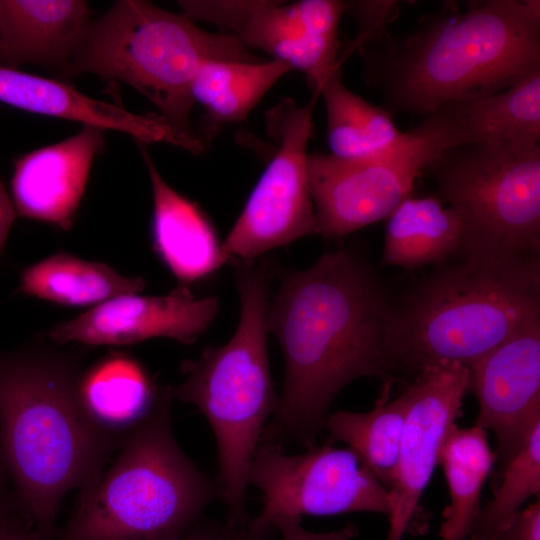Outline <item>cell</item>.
Returning <instances> with one entry per match:
<instances>
[{
  "label": "cell",
  "instance_id": "obj_1",
  "mask_svg": "<svg viewBox=\"0 0 540 540\" xmlns=\"http://www.w3.org/2000/svg\"><path fill=\"white\" fill-rule=\"evenodd\" d=\"M393 308L374 269L351 249L282 273L267 328L282 349L284 379L260 442L312 447L332 401L357 378L378 377L388 392L396 381L389 353Z\"/></svg>",
  "mask_w": 540,
  "mask_h": 540
},
{
  "label": "cell",
  "instance_id": "obj_2",
  "mask_svg": "<svg viewBox=\"0 0 540 540\" xmlns=\"http://www.w3.org/2000/svg\"><path fill=\"white\" fill-rule=\"evenodd\" d=\"M368 42L378 44L368 62L384 108L427 116L540 70V2L469 1L440 11L408 37L381 32Z\"/></svg>",
  "mask_w": 540,
  "mask_h": 540
},
{
  "label": "cell",
  "instance_id": "obj_3",
  "mask_svg": "<svg viewBox=\"0 0 540 540\" xmlns=\"http://www.w3.org/2000/svg\"><path fill=\"white\" fill-rule=\"evenodd\" d=\"M80 371L71 356L45 348L0 352V459L42 540L53 539L65 495L95 482L122 444L85 415Z\"/></svg>",
  "mask_w": 540,
  "mask_h": 540
},
{
  "label": "cell",
  "instance_id": "obj_4",
  "mask_svg": "<svg viewBox=\"0 0 540 540\" xmlns=\"http://www.w3.org/2000/svg\"><path fill=\"white\" fill-rule=\"evenodd\" d=\"M538 318L540 265L467 257L440 264L394 302L395 379L413 381L442 364L469 367Z\"/></svg>",
  "mask_w": 540,
  "mask_h": 540
},
{
  "label": "cell",
  "instance_id": "obj_5",
  "mask_svg": "<svg viewBox=\"0 0 540 540\" xmlns=\"http://www.w3.org/2000/svg\"><path fill=\"white\" fill-rule=\"evenodd\" d=\"M240 297V318L232 338L185 360V378L171 387L173 398L193 404L208 420L217 443L220 500L226 521L245 527L250 518L246 492L250 463L278 402L267 350L270 267L231 259Z\"/></svg>",
  "mask_w": 540,
  "mask_h": 540
},
{
  "label": "cell",
  "instance_id": "obj_6",
  "mask_svg": "<svg viewBox=\"0 0 540 540\" xmlns=\"http://www.w3.org/2000/svg\"><path fill=\"white\" fill-rule=\"evenodd\" d=\"M171 387L127 435L52 540H180L220 500L216 479L182 451L171 429Z\"/></svg>",
  "mask_w": 540,
  "mask_h": 540
},
{
  "label": "cell",
  "instance_id": "obj_7",
  "mask_svg": "<svg viewBox=\"0 0 540 540\" xmlns=\"http://www.w3.org/2000/svg\"><path fill=\"white\" fill-rule=\"evenodd\" d=\"M211 60L261 61L234 35L205 31L149 1L119 0L91 21L67 74L90 73L133 87L157 107L180 148L199 154L205 143L190 123L191 86Z\"/></svg>",
  "mask_w": 540,
  "mask_h": 540
},
{
  "label": "cell",
  "instance_id": "obj_8",
  "mask_svg": "<svg viewBox=\"0 0 540 540\" xmlns=\"http://www.w3.org/2000/svg\"><path fill=\"white\" fill-rule=\"evenodd\" d=\"M424 172L459 217L461 257L540 265L539 142L459 144Z\"/></svg>",
  "mask_w": 540,
  "mask_h": 540
},
{
  "label": "cell",
  "instance_id": "obj_9",
  "mask_svg": "<svg viewBox=\"0 0 540 540\" xmlns=\"http://www.w3.org/2000/svg\"><path fill=\"white\" fill-rule=\"evenodd\" d=\"M470 143L447 106L403 132L389 149L362 160L308 154L317 233L346 236L389 215L409 196L417 176L449 148Z\"/></svg>",
  "mask_w": 540,
  "mask_h": 540
},
{
  "label": "cell",
  "instance_id": "obj_10",
  "mask_svg": "<svg viewBox=\"0 0 540 540\" xmlns=\"http://www.w3.org/2000/svg\"><path fill=\"white\" fill-rule=\"evenodd\" d=\"M319 95L299 106L285 98L266 113L274 155L221 244L222 263L252 261L277 247L317 233L308 177L307 144Z\"/></svg>",
  "mask_w": 540,
  "mask_h": 540
},
{
  "label": "cell",
  "instance_id": "obj_11",
  "mask_svg": "<svg viewBox=\"0 0 540 540\" xmlns=\"http://www.w3.org/2000/svg\"><path fill=\"white\" fill-rule=\"evenodd\" d=\"M249 484L262 493V509L251 519L273 527L280 517L328 516L375 512L389 516L391 496L361 458L350 448L326 441L290 455L284 447L260 442L252 456Z\"/></svg>",
  "mask_w": 540,
  "mask_h": 540
},
{
  "label": "cell",
  "instance_id": "obj_12",
  "mask_svg": "<svg viewBox=\"0 0 540 540\" xmlns=\"http://www.w3.org/2000/svg\"><path fill=\"white\" fill-rule=\"evenodd\" d=\"M469 368L458 363L426 370L408 384L406 419L394 481L386 540H402L418 512L420 497L438 463L439 451L461 413Z\"/></svg>",
  "mask_w": 540,
  "mask_h": 540
},
{
  "label": "cell",
  "instance_id": "obj_13",
  "mask_svg": "<svg viewBox=\"0 0 540 540\" xmlns=\"http://www.w3.org/2000/svg\"><path fill=\"white\" fill-rule=\"evenodd\" d=\"M468 368V391L479 404L476 425L493 431L505 467L540 422V318Z\"/></svg>",
  "mask_w": 540,
  "mask_h": 540
},
{
  "label": "cell",
  "instance_id": "obj_14",
  "mask_svg": "<svg viewBox=\"0 0 540 540\" xmlns=\"http://www.w3.org/2000/svg\"><path fill=\"white\" fill-rule=\"evenodd\" d=\"M218 312L216 297L196 298L179 285L166 295L126 294L109 299L77 317L52 327L58 344L128 345L154 337L192 344L203 335Z\"/></svg>",
  "mask_w": 540,
  "mask_h": 540
},
{
  "label": "cell",
  "instance_id": "obj_15",
  "mask_svg": "<svg viewBox=\"0 0 540 540\" xmlns=\"http://www.w3.org/2000/svg\"><path fill=\"white\" fill-rule=\"evenodd\" d=\"M182 14L190 20L208 22L237 37L245 46L268 53L303 72L313 93L342 61L341 42L309 35L291 4L270 0H182Z\"/></svg>",
  "mask_w": 540,
  "mask_h": 540
},
{
  "label": "cell",
  "instance_id": "obj_16",
  "mask_svg": "<svg viewBox=\"0 0 540 540\" xmlns=\"http://www.w3.org/2000/svg\"><path fill=\"white\" fill-rule=\"evenodd\" d=\"M103 131L84 125L69 138L18 157L11 179L16 214L69 230L103 148Z\"/></svg>",
  "mask_w": 540,
  "mask_h": 540
},
{
  "label": "cell",
  "instance_id": "obj_17",
  "mask_svg": "<svg viewBox=\"0 0 540 540\" xmlns=\"http://www.w3.org/2000/svg\"><path fill=\"white\" fill-rule=\"evenodd\" d=\"M82 0H0V65L69 68L90 23Z\"/></svg>",
  "mask_w": 540,
  "mask_h": 540
},
{
  "label": "cell",
  "instance_id": "obj_18",
  "mask_svg": "<svg viewBox=\"0 0 540 540\" xmlns=\"http://www.w3.org/2000/svg\"><path fill=\"white\" fill-rule=\"evenodd\" d=\"M0 102L31 113L66 119L132 136L141 143L179 142L166 120L132 113L91 98L66 83L0 65Z\"/></svg>",
  "mask_w": 540,
  "mask_h": 540
},
{
  "label": "cell",
  "instance_id": "obj_19",
  "mask_svg": "<svg viewBox=\"0 0 540 540\" xmlns=\"http://www.w3.org/2000/svg\"><path fill=\"white\" fill-rule=\"evenodd\" d=\"M153 197V248L180 285L204 279L222 265L221 245L200 207L178 193L161 176L145 144L138 142Z\"/></svg>",
  "mask_w": 540,
  "mask_h": 540
},
{
  "label": "cell",
  "instance_id": "obj_20",
  "mask_svg": "<svg viewBox=\"0 0 540 540\" xmlns=\"http://www.w3.org/2000/svg\"><path fill=\"white\" fill-rule=\"evenodd\" d=\"M160 390L138 360L121 352L107 354L81 370L77 381L85 415L120 443L152 410Z\"/></svg>",
  "mask_w": 540,
  "mask_h": 540
},
{
  "label": "cell",
  "instance_id": "obj_21",
  "mask_svg": "<svg viewBox=\"0 0 540 540\" xmlns=\"http://www.w3.org/2000/svg\"><path fill=\"white\" fill-rule=\"evenodd\" d=\"M462 228L456 212L434 196L406 197L389 215L382 264L412 270L438 266L461 254Z\"/></svg>",
  "mask_w": 540,
  "mask_h": 540
},
{
  "label": "cell",
  "instance_id": "obj_22",
  "mask_svg": "<svg viewBox=\"0 0 540 540\" xmlns=\"http://www.w3.org/2000/svg\"><path fill=\"white\" fill-rule=\"evenodd\" d=\"M291 70L277 60L205 62L191 86L194 103L206 111L203 141L212 139L225 124L244 121L267 91Z\"/></svg>",
  "mask_w": 540,
  "mask_h": 540
},
{
  "label": "cell",
  "instance_id": "obj_23",
  "mask_svg": "<svg viewBox=\"0 0 540 540\" xmlns=\"http://www.w3.org/2000/svg\"><path fill=\"white\" fill-rule=\"evenodd\" d=\"M496 459L485 429L476 424L469 428L452 426L438 456L450 495L439 530L442 540H467L481 509L484 482Z\"/></svg>",
  "mask_w": 540,
  "mask_h": 540
},
{
  "label": "cell",
  "instance_id": "obj_24",
  "mask_svg": "<svg viewBox=\"0 0 540 540\" xmlns=\"http://www.w3.org/2000/svg\"><path fill=\"white\" fill-rule=\"evenodd\" d=\"M144 288L145 283L139 277L123 276L106 264L64 252L27 267L19 284L22 294L73 307H94Z\"/></svg>",
  "mask_w": 540,
  "mask_h": 540
},
{
  "label": "cell",
  "instance_id": "obj_25",
  "mask_svg": "<svg viewBox=\"0 0 540 540\" xmlns=\"http://www.w3.org/2000/svg\"><path fill=\"white\" fill-rule=\"evenodd\" d=\"M325 103L330 155L362 160L392 147L402 136L391 112L367 102L342 82L340 68L322 83L318 92Z\"/></svg>",
  "mask_w": 540,
  "mask_h": 540
},
{
  "label": "cell",
  "instance_id": "obj_26",
  "mask_svg": "<svg viewBox=\"0 0 540 540\" xmlns=\"http://www.w3.org/2000/svg\"><path fill=\"white\" fill-rule=\"evenodd\" d=\"M470 143L539 142L540 70L506 89L446 104Z\"/></svg>",
  "mask_w": 540,
  "mask_h": 540
},
{
  "label": "cell",
  "instance_id": "obj_27",
  "mask_svg": "<svg viewBox=\"0 0 540 540\" xmlns=\"http://www.w3.org/2000/svg\"><path fill=\"white\" fill-rule=\"evenodd\" d=\"M407 396L403 391L387 402L379 400L369 412L337 411L328 415V442H343L353 450L390 491L406 419Z\"/></svg>",
  "mask_w": 540,
  "mask_h": 540
},
{
  "label": "cell",
  "instance_id": "obj_28",
  "mask_svg": "<svg viewBox=\"0 0 540 540\" xmlns=\"http://www.w3.org/2000/svg\"><path fill=\"white\" fill-rule=\"evenodd\" d=\"M493 499L482 509L467 540H499L522 504L540 493V422L504 467Z\"/></svg>",
  "mask_w": 540,
  "mask_h": 540
},
{
  "label": "cell",
  "instance_id": "obj_29",
  "mask_svg": "<svg viewBox=\"0 0 540 540\" xmlns=\"http://www.w3.org/2000/svg\"><path fill=\"white\" fill-rule=\"evenodd\" d=\"M292 6L309 35L328 42H340L338 24L348 4L338 0H301Z\"/></svg>",
  "mask_w": 540,
  "mask_h": 540
},
{
  "label": "cell",
  "instance_id": "obj_30",
  "mask_svg": "<svg viewBox=\"0 0 540 540\" xmlns=\"http://www.w3.org/2000/svg\"><path fill=\"white\" fill-rule=\"evenodd\" d=\"M276 534L274 527H258L250 520L245 527H236L226 520L200 519L180 540H277Z\"/></svg>",
  "mask_w": 540,
  "mask_h": 540
},
{
  "label": "cell",
  "instance_id": "obj_31",
  "mask_svg": "<svg viewBox=\"0 0 540 540\" xmlns=\"http://www.w3.org/2000/svg\"><path fill=\"white\" fill-rule=\"evenodd\" d=\"M272 526L282 540H350L359 533L353 523L328 533L311 532L302 527L300 517H280L272 522Z\"/></svg>",
  "mask_w": 540,
  "mask_h": 540
},
{
  "label": "cell",
  "instance_id": "obj_32",
  "mask_svg": "<svg viewBox=\"0 0 540 540\" xmlns=\"http://www.w3.org/2000/svg\"><path fill=\"white\" fill-rule=\"evenodd\" d=\"M499 540H540L539 499L518 512Z\"/></svg>",
  "mask_w": 540,
  "mask_h": 540
},
{
  "label": "cell",
  "instance_id": "obj_33",
  "mask_svg": "<svg viewBox=\"0 0 540 540\" xmlns=\"http://www.w3.org/2000/svg\"><path fill=\"white\" fill-rule=\"evenodd\" d=\"M0 540H42L19 507L0 515Z\"/></svg>",
  "mask_w": 540,
  "mask_h": 540
},
{
  "label": "cell",
  "instance_id": "obj_34",
  "mask_svg": "<svg viewBox=\"0 0 540 540\" xmlns=\"http://www.w3.org/2000/svg\"><path fill=\"white\" fill-rule=\"evenodd\" d=\"M15 216L16 211L12 199L4 188L0 178V252L10 232Z\"/></svg>",
  "mask_w": 540,
  "mask_h": 540
},
{
  "label": "cell",
  "instance_id": "obj_35",
  "mask_svg": "<svg viewBox=\"0 0 540 540\" xmlns=\"http://www.w3.org/2000/svg\"><path fill=\"white\" fill-rule=\"evenodd\" d=\"M7 473L0 459V515L17 507L15 495H11L7 489Z\"/></svg>",
  "mask_w": 540,
  "mask_h": 540
}]
</instances>
